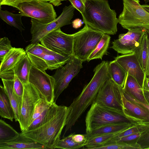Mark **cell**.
<instances>
[{
	"label": "cell",
	"mask_w": 149,
	"mask_h": 149,
	"mask_svg": "<svg viewBox=\"0 0 149 149\" xmlns=\"http://www.w3.org/2000/svg\"><path fill=\"white\" fill-rule=\"evenodd\" d=\"M60 106L57 105L56 102L53 103L51 107L46 109L39 116L30 124L24 132L36 129L46 123L56 114Z\"/></svg>",
	"instance_id": "22"
},
{
	"label": "cell",
	"mask_w": 149,
	"mask_h": 149,
	"mask_svg": "<svg viewBox=\"0 0 149 149\" xmlns=\"http://www.w3.org/2000/svg\"><path fill=\"white\" fill-rule=\"evenodd\" d=\"M23 15L20 14H15L7 10H0V17L7 24L10 26L18 29L21 32L24 31L25 28L22 20Z\"/></svg>",
	"instance_id": "29"
},
{
	"label": "cell",
	"mask_w": 149,
	"mask_h": 149,
	"mask_svg": "<svg viewBox=\"0 0 149 149\" xmlns=\"http://www.w3.org/2000/svg\"><path fill=\"white\" fill-rule=\"evenodd\" d=\"M53 103L49 102L43 97L41 98L35 107L29 124L39 116L46 109L51 107Z\"/></svg>",
	"instance_id": "36"
},
{
	"label": "cell",
	"mask_w": 149,
	"mask_h": 149,
	"mask_svg": "<svg viewBox=\"0 0 149 149\" xmlns=\"http://www.w3.org/2000/svg\"><path fill=\"white\" fill-rule=\"evenodd\" d=\"M149 128V124L139 123L123 131L115 136L109 141H113L131 134L138 133Z\"/></svg>",
	"instance_id": "34"
},
{
	"label": "cell",
	"mask_w": 149,
	"mask_h": 149,
	"mask_svg": "<svg viewBox=\"0 0 149 149\" xmlns=\"http://www.w3.org/2000/svg\"><path fill=\"white\" fill-rule=\"evenodd\" d=\"M149 132V128L138 133L123 137L113 141H115L127 143H137L138 141L141 137L145 135Z\"/></svg>",
	"instance_id": "38"
},
{
	"label": "cell",
	"mask_w": 149,
	"mask_h": 149,
	"mask_svg": "<svg viewBox=\"0 0 149 149\" xmlns=\"http://www.w3.org/2000/svg\"><path fill=\"white\" fill-rule=\"evenodd\" d=\"M123 123H133L123 111L94 102L86 117V133L89 134L94 130L104 125Z\"/></svg>",
	"instance_id": "4"
},
{
	"label": "cell",
	"mask_w": 149,
	"mask_h": 149,
	"mask_svg": "<svg viewBox=\"0 0 149 149\" xmlns=\"http://www.w3.org/2000/svg\"><path fill=\"white\" fill-rule=\"evenodd\" d=\"M109 69L110 78L123 88L127 75V72L115 60L109 62Z\"/></svg>",
	"instance_id": "24"
},
{
	"label": "cell",
	"mask_w": 149,
	"mask_h": 149,
	"mask_svg": "<svg viewBox=\"0 0 149 149\" xmlns=\"http://www.w3.org/2000/svg\"><path fill=\"white\" fill-rule=\"evenodd\" d=\"M75 8L72 4L65 6L61 14L54 20L47 24L41 23L31 18V43H39L43 37L50 32L71 24V20L73 17Z\"/></svg>",
	"instance_id": "7"
},
{
	"label": "cell",
	"mask_w": 149,
	"mask_h": 149,
	"mask_svg": "<svg viewBox=\"0 0 149 149\" xmlns=\"http://www.w3.org/2000/svg\"><path fill=\"white\" fill-rule=\"evenodd\" d=\"M136 124L133 123H113L104 125L87 134L88 138L95 136L119 133L127 130Z\"/></svg>",
	"instance_id": "20"
},
{
	"label": "cell",
	"mask_w": 149,
	"mask_h": 149,
	"mask_svg": "<svg viewBox=\"0 0 149 149\" xmlns=\"http://www.w3.org/2000/svg\"><path fill=\"white\" fill-rule=\"evenodd\" d=\"M123 90V92L130 95L140 102L148 104L144 94L143 89L136 79L128 74Z\"/></svg>",
	"instance_id": "19"
},
{
	"label": "cell",
	"mask_w": 149,
	"mask_h": 149,
	"mask_svg": "<svg viewBox=\"0 0 149 149\" xmlns=\"http://www.w3.org/2000/svg\"><path fill=\"white\" fill-rule=\"evenodd\" d=\"M123 8L119 16L118 23L124 29L141 27L149 31V13L139 0H123Z\"/></svg>",
	"instance_id": "5"
},
{
	"label": "cell",
	"mask_w": 149,
	"mask_h": 149,
	"mask_svg": "<svg viewBox=\"0 0 149 149\" xmlns=\"http://www.w3.org/2000/svg\"><path fill=\"white\" fill-rule=\"evenodd\" d=\"M0 115L12 121L15 118L14 112L3 86L0 85Z\"/></svg>",
	"instance_id": "25"
},
{
	"label": "cell",
	"mask_w": 149,
	"mask_h": 149,
	"mask_svg": "<svg viewBox=\"0 0 149 149\" xmlns=\"http://www.w3.org/2000/svg\"><path fill=\"white\" fill-rule=\"evenodd\" d=\"M19 133L1 119L0 120V142L9 141L17 137Z\"/></svg>",
	"instance_id": "31"
},
{
	"label": "cell",
	"mask_w": 149,
	"mask_h": 149,
	"mask_svg": "<svg viewBox=\"0 0 149 149\" xmlns=\"http://www.w3.org/2000/svg\"><path fill=\"white\" fill-rule=\"evenodd\" d=\"M32 65L26 54L16 64L13 70L23 84L28 82L31 69Z\"/></svg>",
	"instance_id": "21"
},
{
	"label": "cell",
	"mask_w": 149,
	"mask_h": 149,
	"mask_svg": "<svg viewBox=\"0 0 149 149\" xmlns=\"http://www.w3.org/2000/svg\"><path fill=\"white\" fill-rule=\"evenodd\" d=\"M104 34L85 24L82 29L73 34L72 56L83 62L87 61Z\"/></svg>",
	"instance_id": "6"
},
{
	"label": "cell",
	"mask_w": 149,
	"mask_h": 149,
	"mask_svg": "<svg viewBox=\"0 0 149 149\" xmlns=\"http://www.w3.org/2000/svg\"><path fill=\"white\" fill-rule=\"evenodd\" d=\"M67 0H63L66 1ZM73 7L81 14L84 12L85 8V0H68Z\"/></svg>",
	"instance_id": "42"
},
{
	"label": "cell",
	"mask_w": 149,
	"mask_h": 149,
	"mask_svg": "<svg viewBox=\"0 0 149 149\" xmlns=\"http://www.w3.org/2000/svg\"><path fill=\"white\" fill-rule=\"evenodd\" d=\"M3 86L8 97L13 109L16 121H19L21 109L17 100V97L14 92V80L2 79Z\"/></svg>",
	"instance_id": "27"
},
{
	"label": "cell",
	"mask_w": 149,
	"mask_h": 149,
	"mask_svg": "<svg viewBox=\"0 0 149 149\" xmlns=\"http://www.w3.org/2000/svg\"><path fill=\"white\" fill-rule=\"evenodd\" d=\"M143 90L149 91V77H146L145 78Z\"/></svg>",
	"instance_id": "49"
},
{
	"label": "cell",
	"mask_w": 149,
	"mask_h": 149,
	"mask_svg": "<svg viewBox=\"0 0 149 149\" xmlns=\"http://www.w3.org/2000/svg\"><path fill=\"white\" fill-rule=\"evenodd\" d=\"M26 54L25 50L23 48L13 47L1 61L0 72L13 69Z\"/></svg>",
	"instance_id": "18"
},
{
	"label": "cell",
	"mask_w": 149,
	"mask_h": 149,
	"mask_svg": "<svg viewBox=\"0 0 149 149\" xmlns=\"http://www.w3.org/2000/svg\"><path fill=\"white\" fill-rule=\"evenodd\" d=\"M111 37L109 35L104 33L95 49L91 53L87 61L89 62L93 59H102L103 56L107 55Z\"/></svg>",
	"instance_id": "28"
},
{
	"label": "cell",
	"mask_w": 149,
	"mask_h": 149,
	"mask_svg": "<svg viewBox=\"0 0 149 149\" xmlns=\"http://www.w3.org/2000/svg\"><path fill=\"white\" fill-rule=\"evenodd\" d=\"M88 139L87 134H75L74 133L72 139L75 142L78 143H86Z\"/></svg>",
	"instance_id": "46"
},
{
	"label": "cell",
	"mask_w": 149,
	"mask_h": 149,
	"mask_svg": "<svg viewBox=\"0 0 149 149\" xmlns=\"http://www.w3.org/2000/svg\"><path fill=\"white\" fill-rule=\"evenodd\" d=\"M16 8L23 16L31 17L43 24L53 21L57 16L52 4L40 0L22 3Z\"/></svg>",
	"instance_id": "8"
},
{
	"label": "cell",
	"mask_w": 149,
	"mask_h": 149,
	"mask_svg": "<svg viewBox=\"0 0 149 149\" xmlns=\"http://www.w3.org/2000/svg\"><path fill=\"white\" fill-rule=\"evenodd\" d=\"M123 111L125 116L134 123L149 124V113L137 104L126 98L122 94Z\"/></svg>",
	"instance_id": "16"
},
{
	"label": "cell",
	"mask_w": 149,
	"mask_h": 149,
	"mask_svg": "<svg viewBox=\"0 0 149 149\" xmlns=\"http://www.w3.org/2000/svg\"><path fill=\"white\" fill-rule=\"evenodd\" d=\"M71 56L63 55L51 51L44 56L43 58L47 65L48 69L52 70L66 64Z\"/></svg>",
	"instance_id": "23"
},
{
	"label": "cell",
	"mask_w": 149,
	"mask_h": 149,
	"mask_svg": "<svg viewBox=\"0 0 149 149\" xmlns=\"http://www.w3.org/2000/svg\"><path fill=\"white\" fill-rule=\"evenodd\" d=\"M0 149H47L44 145L22 134L21 133L11 140L0 142Z\"/></svg>",
	"instance_id": "17"
},
{
	"label": "cell",
	"mask_w": 149,
	"mask_h": 149,
	"mask_svg": "<svg viewBox=\"0 0 149 149\" xmlns=\"http://www.w3.org/2000/svg\"><path fill=\"white\" fill-rule=\"evenodd\" d=\"M128 30L127 33L120 34L118 39L112 42L111 48L122 54L134 52L142 36L147 31L139 27L132 28Z\"/></svg>",
	"instance_id": "14"
},
{
	"label": "cell",
	"mask_w": 149,
	"mask_h": 149,
	"mask_svg": "<svg viewBox=\"0 0 149 149\" xmlns=\"http://www.w3.org/2000/svg\"><path fill=\"white\" fill-rule=\"evenodd\" d=\"M149 13V5L144 4L141 5Z\"/></svg>",
	"instance_id": "51"
},
{
	"label": "cell",
	"mask_w": 149,
	"mask_h": 149,
	"mask_svg": "<svg viewBox=\"0 0 149 149\" xmlns=\"http://www.w3.org/2000/svg\"><path fill=\"white\" fill-rule=\"evenodd\" d=\"M68 113V107L60 105L56 114L46 123L36 129L21 133L48 149H54L66 125Z\"/></svg>",
	"instance_id": "3"
},
{
	"label": "cell",
	"mask_w": 149,
	"mask_h": 149,
	"mask_svg": "<svg viewBox=\"0 0 149 149\" xmlns=\"http://www.w3.org/2000/svg\"><path fill=\"white\" fill-rule=\"evenodd\" d=\"M32 0H0V6L7 5L15 8L19 4Z\"/></svg>",
	"instance_id": "41"
},
{
	"label": "cell",
	"mask_w": 149,
	"mask_h": 149,
	"mask_svg": "<svg viewBox=\"0 0 149 149\" xmlns=\"http://www.w3.org/2000/svg\"><path fill=\"white\" fill-rule=\"evenodd\" d=\"M25 52L26 54L33 55L41 57L51 50L49 49L41 44L39 43L31 44L27 45L25 48Z\"/></svg>",
	"instance_id": "35"
},
{
	"label": "cell",
	"mask_w": 149,
	"mask_h": 149,
	"mask_svg": "<svg viewBox=\"0 0 149 149\" xmlns=\"http://www.w3.org/2000/svg\"><path fill=\"white\" fill-rule=\"evenodd\" d=\"M23 85L24 92L19 122L22 132L27 129L35 107L39 100L42 97L38 91L32 84L28 82Z\"/></svg>",
	"instance_id": "11"
},
{
	"label": "cell",
	"mask_w": 149,
	"mask_h": 149,
	"mask_svg": "<svg viewBox=\"0 0 149 149\" xmlns=\"http://www.w3.org/2000/svg\"><path fill=\"white\" fill-rule=\"evenodd\" d=\"M119 133L103 134L88 137L86 144L83 147L84 148L96 149L97 148L110 141Z\"/></svg>",
	"instance_id": "30"
},
{
	"label": "cell",
	"mask_w": 149,
	"mask_h": 149,
	"mask_svg": "<svg viewBox=\"0 0 149 149\" xmlns=\"http://www.w3.org/2000/svg\"><path fill=\"white\" fill-rule=\"evenodd\" d=\"M10 41L8 38L0 39V60L1 61L5 55L12 49Z\"/></svg>",
	"instance_id": "40"
},
{
	"label": "cell",
	"mask_w": 149,
	"mask_h": 149,
	"mask_svg": "<svg viewBox=\"0 0 149 149\" xmlns=\"http://www.w3.org/2000/svg\"><path fill=\"white\" fill-rule=\"evenodd\" d=\"M33 65L43 71L48 69V66L43 58V56H36L26 54Z\"/></svg>",
	"instance_id": "39"
},
{
	"label": "cell",
	"mask_w": 149,
	"mask_h": 149,
	"mask_svg": "<svg viewBox=\"0 0 149 149\" xmlns=\"http://www.w3.org/2000/svg\"><path fill=\"white\" fill-rule=\"evenodd\" d=\"M81 14L84 23L91 28L109 35L116 34L118 18L107 0H85Z\"/></svg>",
	"instance_id": "2"
},
{
	"label": "cell",
	"mask_w": 149,
	"mask_h": 149,
	"mask_svg": "<svg viewBox=\"0 0 149 149\" xmlns=\"http://www.w3.org/2000/svg\"><path fill=\"white\" fill-rule=\"evenodd\" d=\"M28 82L36 88L43 98L50 103L54 102L55 82L52 76L32 65Z\"/></svg>",
	"instance_id": "13"
},
{
	"label": "cell",
	"mask_w": 149,
	"mask_h": 149,
	"mask_svg": "<svg viewBox=\"0 0 149 149\" xmlns=\"http://www.w3.org/2000/svg\"><path fill=\"white\" fill-rule=\"evenodd\" d=\"M83 62L72 56L68 62L56 70L52 76L55 82L54 102L83 68Z\"/></svg>",
	"instance_id": "9"
},
{
	"label": "cell",
	"mask_w": 149,
	"mask_h": 149,
	"mask_svg": "<svg viewBox=\"0 0 149 149\" xmlns=\"http://www.w3.org/2000/svg\"><path fill=\"white\" fill-rule=\"evenodd\" d=\"M137 143L140 146L141 149H149V132L141 137Z\"/></svg>",
	"instance_id": "44"
},
{
	"label": "cell",
	"mask_w": 149,
	"mask_h": 149,
	"mask_svg": "<svg viewBox=\"0 0 149 149\" xmlns=\"http://www.w3.org/2000/svg\"><path fill=\"white\" fill-rule=\"evenodd\" d=\"M123 88L110 78L100 89L94 102L103 106L123 111Z\"/></svg>",
	"instance_id": "12"
},
{
	"label": "cell",
	"mask_w": 149,
	"mask_h": 149,
	"mask_svg": "<svg viewBox=\"0 0 149 149\" xmlns=\"http://www.w3.org/2000/svg\"><path fill=\"white\" fill-rule=\"evenodd\" d=\"M147 33L148 34V52L147 61V67L146 70V77H149V31L147 30Z\"/></svg>",
	"instance_id": "47"
},
{
	"label": "cell",
	"mask_w": 149,
	"mask_h": 149,
	"mask_svg": "<svg viewBox=\"0 0 149 149\" xmlns=\"http://www.w3.org/2000/svg\"><path fill=\"white\" fill-rule=\"evenodd\" d=\"M74 133L70 134L62 139H60L55 146L54 148L74 149L84 147L86 144V142L78 143L75 142L72 139Z\"/></svg>",
	"instance_id": "33"
},
{
	"label": "cell",
	"mask_w": 149,
	"mask_h": 149,
	"mask_svg": "<svg viewBox=\"0 0 149 149\" xmlns=\"http://www.w3.org/2000/svg\"><path fill=\"white\" fill-rule=\"evenodd\" d=\"M145 1V3H147L148 2H149V0H143Z\"/></svg>",
	"instance_id": "52"
},
{
	"label": "cell",
	"mask_w": 149,
	"mask_h": 149,
	"mask_svg": "<svg viewBox=\"0 0 149 149\" xmlns=\"http://www.w3.org/2000/svg\"><path fill=\"white\" fill-rule=\"evenodd\" d=\"M13 89L21 110L24 90V85L17 76L15 75L14 80Z\"/></svg>",
	"instance_id": "37"
},
{
	"label": "cell",
	"mask_w": 149,
	"mask_h": 149,
	"mask_svg": "<svg viewBox=\"0 0 149 149\" xmlns=\"http://www.w3.org/2000/svg\"><path fill=\"white\" fill-rule=\"evenodd\" d=\"M114 60L123 68L128 74L136 79L143 89L146 75L140 65L136 53L133 52L119 55L115 57Z\"/></svg>",
	"instance_id": "15"
},
{
	"label": "cell",
	"mask_w": 149,
	"mask_h": 149,
	"mask_svg": "<svg viewBox=\"0 0 149 149\" xmlns=\"http://www.w3.org/2000/svg\"><path fill=\"white\" fill-rule=\"evenodd\" d=\"M73 41V34L65 33L60 28L48 34L41 40L40 42L51 51L63 55L72 56Z\"/></svg>",
	"instance_id": "10"
},
{
	"label": "cell",
	"mask_w": 149,
	"mask_h": 149,
	"mask_svg": "<svg viewBox=\"0 0 149 149\" xmlns=\"http://www.w3.org/2000/svg\"><path fill=\"white\" fill-rule=\"evenodd\" d=\"M147 31L142 36L134 52L143 70L146 74L148 52Z\"/></svg>",
	"instance_id": "26"
},
{
	"label": "cell",
	"mask_w": 149,
	"mask_h": 149,
	"mask_svg": "<svg viewBox=\"0 0 149 149\" xmlns=\"http://www.w3.org/2000/svg\"><path fill=\"white\" fill-rule=\"evenodd\" d=\"M109 64V62L104 61L95 67L90 81L68 107V113L63 136L71 130L87 108L93 104L100 89L110 78Z\"/></svg>",
	"instance_id": "1"
},
{
	"label": "cell",
	"mask_w": 149,
	"mask_h": 149,
	"mask_svg": "<svg viewBox=\"0 0 149 149\" xmlns=\"http://www.w3.org/2000/svg\"><path fill=\"white\" fill-rule=\"evenodd\" d=\"M145 98L148 104H149V91L143 90Z\"/></svg>",
	"instance_id": "50"
},
{
	"label": "cell",
	"mask_w": 149,
	"mask_h": 149,
	"mask_svg": "<svg viewBox=\"0 0 149 149\" xmlns=\"http://www.w3.org/2000/svg\"><path fill=\"white\" fill-rule=\"evenodd\" d=\"M96 149H141L137 143L109 141Z\"/></svg>",
	"instance_id": "32"
},
{
	"label": "cell",
	"mask_w": 149,
	"mask_h": 149,
	"mask_svg": "<svg viewBox=\"0 0 149 149\" xmlns=\"http://www.w3.org/2000/svg\"><path fill=\"white\" fill-rule=\"evenodd\" d=\"M15 74L13 69L3 72H0V77L1 79L14 80Z\"/></svg>",
	"instance_id": "45"
},
{
	"label": "cell",
	"mask_w": 149,
	"mask_h": 149,
	"mask_svg": "<svg viewBox=\"0 0 149 149\" xmlns=\"http://www.w3.org/2000/svg\"><path fill=\"white\" fill-rule=\"evenodd\" d=\"M123 94L125 97L127 99L131 100L146 110L149 113V104L139 101L135 99L130 95L123 92Z\"/></svg>",
	"instance_id": "43"
},
{
	"label": "cell",
	"mask_w": 149,
	"mask_h": 149,
	"mask_svg": "<svg viewBox=\"0 0 149 149\" xmlns=\"http://www.w3.org/2000/svg\"><path fill=\"white\" fill-rule=\"evenodd\" d=\"M41 1L48 2L52 4L54 6H58L61 5L62 3L61 2L63 0H40Z\"/></svg>",
	"instance_id": "48"
}]
</instances>
